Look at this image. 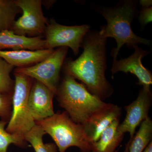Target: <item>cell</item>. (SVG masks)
<instances>
[{
  "label": "cell",
  "mask_w": 152,
  "mask_h": 152,
  "mask_svg": "<svg viewBox=\"0 0 152 152\" xmlns=\"http://www.w3.org/2000/svg\"><path fill=\"white\" fill-rule=\"evenodd\" d=\"M107 39L98 31H89L82 42L83 51L78 58L65 64L66 75L80 80L91 94L103 100L113 88L105 77Z\"/></svg>",
  "instance_id": "cell-1"
},
{
  "label": "cell",
  "mask_w": 152,
  "mask_h": 152,
  "mask_svg": "<svg viewBox=\"0 0 152 152\" xmlns=\"http://www.w3.org/2000/svg\"><path fill=\"white\" fill-rule=\"evenodd\" d=\"M137 3L136 1L126 0L121 1L111 7L97 9L107 22V25L103 26L99 31L101 35L107 39L113 38L116 42L117 47L111 52L113 61L116 60L121 48L125 44L132 49L139 44L148 46L151 45V41L136 35L132 30L131 23L139 13Z\"/></svg>",
  "instance_id": "cell-2"
},
{
  "label": "cell",
  "mask_w": 152,
  "mask_h": 152,
  "mask_svg": "<svg viewBox=\"0 0 152 152\" xmlns=\"http://www.w3.org/2000/svg\"><path fill=\"white\" fill-rule=\"evenodd\" d=\"M56 95L60 107L75 122L82 125L112 104L91 94L84 85L67 75L58 87Z\"/></svg>",
  "instance_id": "cell-3"
},
{
  "label": "cell",
  "mask_w": 152,
  "mask_h": 152,
  "mask_svg": "<svg viewBox=\"0 0 152 152\" xmlns=\"http://www.w3.org/2000/svg\"><path fill=\"white\" fill-rule=\"evenodd\" d=\"M51 137L59 152H66L71 147L82 152H91V145L83 125L72 120L66 111L55 113L48 118L35 122Z\"/></svg>",
  "instance_id": "cell-4"
},
{
  "label": "cell",
  "mask_w": 152,
  "mask_h": 152,
  "mask_svg": "<svg viewBox=\"0 0 152 152\" xmlns=\"http://www.w3.org/2000/svg\"><path fill=\"white\" fill-rule=\"evenodd\" d=\"M15 86L12 98V113L6 130L12 134L24 137L35 126L30 111L28 99L33 79L18 72H14Z\"/></svg>",
  "instance_id": "cell-5"
},
{
  "label": "cell",
  "mask_w": 152,
  "mask_h": 152,
  "mask_svg": "<svg viewBox=\"0 0 152 152\" xmlns=\"http://www.w3.org/2000/svg\"><path fill=\"white\" fill-rule=\"evenodd\" d=\"M68 49L67 47L58 48L40 62L28 67L16 68L14 72L24 74L42 83L56 95Z\"/></svg>",
  "instance_id": "cell-6"
},
{
  "label": "cell",
  "mask_w": 152,
  "mask_h": 152,
  "mask_svg": "<svg viewBox=\"0 0 152 152\" xmlns=\"http://www.w3.org/2000/svg\"><path fill=\"white\" fill-rule=\"evenodd\" d=\"M14 3L23 12L22 16L15 21L11 31L19 35L29 37L42 36L48 23L44 16L40 0H15Z\"/></svg>",
  "instance_id": "cell-7"
},
{
  "label": "cell",
  "mask_w": 152,
  "mask_h": 152,
  "mask_svg": "<svg viewBox=\"0 0 152 152\" xmlns=\"http://www.w3.org/2000/svg\"><path fill=\"white\" fill-rule=\"evenodd\" d=\"M90 28L89 25L64 26L52 20L45 31V49L67 47L70 48L76 56L82 46L83 38Z\"/></svg>",
  "instance_id": "cell-8"
},
{
  "label": "cell",
  "mask_w": 152,
  "mask_h": 152,
  "mask_svg": "<svg viewBox=\"0 0 152 152\" xmlns=\"http://www.w3.org/2000/svg\"><path fill=\"white\" fill-rule=\"evenodd\" d=\"M151 104V88L143 87L136 99L125 107L126 114L123 122L119 125L118 130L124 134L129 133L130 136L129 142L134 136L136 128L148 117Z\"/></svg>",
  "instance_id": "cell-9"
},
{
  "label": "cell",
  "mask_w": 152,
  "mask_h": 152,
  "mask_svg": "<svg viewBox=\"0 0 152 152\" xmlns=\"http://www.w3.org/2000/svg\"><path fill=\"white\" fill-rule=\"evenodd\" d=\"M134 52L133 54L126 58H121L119 61H113L111 69L112 76L118 72L126 74L129 72L135 75L139 80L138 84L150 88L152 84L151 73L143 66L142 60L143 58L150 53L144 50L137 45L133 47Z\"/></svg>",
  "instance_id": "cell-10"
},
{
  "label": "cell",
  "mask_w": 152,
  "mask_h": 152,
  "mask_svg": "<svg viewBox=\"0 0 152 152\" xmlns=\"http://www.w3.org/2000/svg\"><path fill=\"white\" fill-rule=\"evenodd\" d=\"M55 96L51 91L38 81L33 82L28 104L35 121H39L54 115L53 99Z\"/></svg>",
  "instance_id": "cell-11"
},
{
  "label": "cell",
  "mask_w": 152,
  "mask_h": 152,
  "mask_svg": "<svg viewBox=\"0 0 152 152\" xmlns=\"http://www.w3.org/2000/svg\"><path fill=\"white\" fill-rule=\"evenodd\" d=\"M121 114V108L112 104L107 108L95 114L83 125L90 143L97 141L109 125L120 118Z\"/></svg>",
  "instance_id": "cell-12"
},
{
  "label": "cell",
  "mask_w": 152,
  "mask_h": 152,
  "mask_svg": "<svg viewBox=\"0 0 152 152\" xmlns=\"http://www.w3.org/2000/svg\"><path fill=\"white\" fill-rule=\"evenodd\" d=\"M45 41L42 36L28 37L19 35L10 30L0 32V50H27L36 51L45 49Z\"/></svg>",
  "instance_id": "cell-13"
},
{
  "label": "cell",
  "mask_w": 152,
  "mask_h": 152,
  "mask_svg": "<svg viewBox=\"0 0 152 152\" xmlns=\"http://www.w3.org/2000/svg\"><path fill=\"white\" fill-rule=\"evenodd\" d=\"M54 50V49L36 51L0 50V58L17 68H26L40 62L49 57Z\"/></svg>",
  "instance_id": "cell-14"
},
{
  "label": "cell",
  "mask_w": 152,
  "mask_h": 152,
  "mask_svg": "<svg viewBox=\"0 0 152 152\" xmlns=\"http://www.w3.org/2000/svg\"><path fill=\"white\" fill-rule=\"evenodd\" d=\"M120 119L115 120L103 132L97 141L92 143L91 152H115L124 138V134L118 130Z\"/></svg>",
  "instance_id": "cell-15"
},
{
  "label": "cell",
  "mask_w": 152,
  "mask_h": 152,
  "mask_svg": "<svg viewBox=\"0 0 152 152\" xmlns=\"http://www.w3.org/2000/svg\"><path fill=\"white\" fill-rule=\"evenodd\" d=\"M152 121L148 117L140 124V129L131 141L125 152H143L152 141Z\"/></svg>",
  "instance_id": "cell-16"
},
{
  "label": "cell",
  "mask_w": 152,
  "mask_h": 152,
  "mask_svg": "<svg viewBox=\"0 0 152 152\" xmlns=\"http://www.w3.org/2000/svg\"><path fill=\"white\" fill-rule=\"evenodd\" d=\"M46 134V133L40 126L36 124L26 134L24 138L35 152H58V148L55 143H44L43 138Z\"/></svg>",
  "instance_id": "cell-17"
},
{
  "label": "cell",
  "mask_w": 152,
  "mask_h": 152,
  "mask_svg": "<svg viewBox=\"0 0 152 152\" xmlns=\"http://www.w3.org/2000/svg\"><path fill=\"white\" fill-rule=\"evenodd\" d=\"M20 9L12 0H0V32L11 30Z\"/></svg>",
  "instance_id": "cell-18"
},
{
  "label": "cell",
  "mask_w": 152,
  "mask_h": 152,
  "mask_svg": "<svg viewBox=\"0 0 152 152\" xmlns=\"http://www.w3.org/2000/svg\"><path fill=\"white\" fill-rule=\"evenodd\" d=\"M15 67L0 58V95L12 96L15 81L10 73Z\"/></svg>",
  "instance_id": "cell-19"
},
{
  "label": "cell",
  "mask_w": 152,
  "mask_h": 152,
  "mask_svg": "<svg viewBox=\"0 0 152 152\" xmlns=\"http://www.w3.org/2000/svg\"><path fill=\"white\" fill-rule=\"evenodd\" d=\"M8 122L0 121V152H8L9 146L12 144L24 148L26 146L27 142L24 137L10 134L5 129Z\"/></svg>",
  "instance_id": "cell-20"
},
{
  "label": "cell",
  "mask_w": 152,
  "mask_h": 152,
  "mask_svg": "<svg viewBox=\"0 0 152 152\" xmlns=\"http://www.w3.org/2000/svg\"><path fill=\"white\" fill-rule=\"evenodd\" d=\"M12 96L0 95V118L9 122L12 113Z\"/></svg>",
  "instance_id": "cell-21"
},
{
  "label": "cell",
  "mask_w": 152,
  "mask_h": 152,
  "mask_svg": "<svg viewBox=\"0 0 152 152\" xmlns=\"http://www.w3.org/2000/svg\"><path fill=\"white\" fill-rule=\"evenodd\" d=\"M139 21L142 28H144L146 25L152 22V7L146 8H142L140 12Z\"/></svg>",
  "instance_id": "cell-22"
},
{
  "label": "cell",
  "mask_w": 152,
  "mask_h": 152,
  "mask_svg": "<svg viewBox=\"0 0 152 152\" xmlns=\"http://www.w3.org/2000/svg\"><path fill=\"white\" fill-rule=\"evenodd\" d=\"M140 4L142 6V8H146L152 7V1L151 0H141Z\"/></svg>",
  "instance_id": "cell-23"
},
{
  "label": "cell",
  "mask_w": 152,
  "mask_h": 152,
  "mask_svg": "<svg viewBox=\"0 0 152 152\" xmlns=\"http://www.w3.org/2000/svg\"><path fill=\"white\" fill-rule=\"evenodd\" d=\"M143 152H152V142L151 141L148 145Z\"/></svg>",
  "instance_id": "cell-24"
},
{
  "label": "cell",
  "mask_w": 152,
  "mask_h": 152,
  "mask_svg": "<svg viewBox=\"0 0 152 152\" xmlns=\"http://www.w3.org/2000/svg\"><path fill=\"white\" fill-rule=\"evenodd\" d=\"M118 152V151H116L115 152Z\"/></svg>",
  "instance_id": "cell-25"
}]
</instances>
